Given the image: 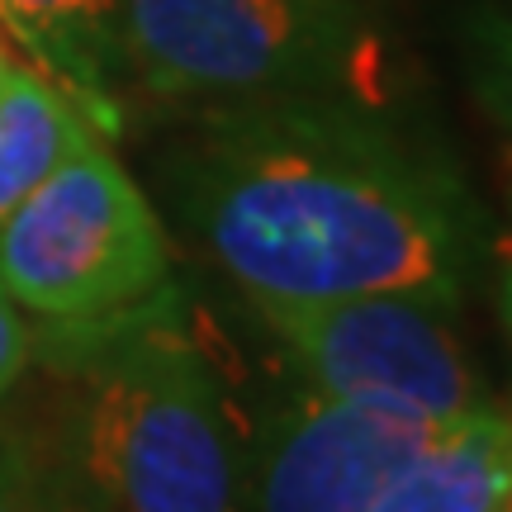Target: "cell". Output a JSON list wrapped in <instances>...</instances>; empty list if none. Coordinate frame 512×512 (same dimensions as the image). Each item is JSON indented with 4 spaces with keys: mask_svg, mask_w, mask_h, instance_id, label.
<instances>
[{
    "mask_svg": "<svg viewBox=\"0 0 512 512\" xmlns=\"http://www.w3.org/2000/svg\"><path fill=\"white\" fill-rule=\"evenodd\" d=\"M171 195L247 299L408 290L460 304L484 252L460 166L356 91L195 110Z\"/></svg>",
    "mask_w": 512,
    "mask_h": 512,
    "instance_id": "cell-1",
    "label": "cell"
},
{
    "mask_svg": "<svg viewBox=\"0 0 512 512\" xmlns=\"http://www.w3.org/2000/svg\"><path fill=\"white\" fill-rule=\"evenodd\" d=\"M72 394L57 470L100 512H242L247 441L209 351L147 304L62 328Z\"/></svg>",
    "mask_w": 512,
    "mask_h": 512,
    "instance_id": "cell-2",
    "label": "cell"
},
{
    "mask_svg": "<svg viewBox=\"0 0 512 512\" xmlns=\"http://www.w3.org/2000/svg\"><path fill=\"white\" fill-rule=\"evenodd\" d=\"M370 53V0H124L128 81L185 110L356 91Z\"/></svg>",
    "mask_w": 512,
    "mask_h": 512,
    "instance_id": "cell-3",
    "label": "cell"
},
{
    "mask_svg": "<svg viewBox=\"0 0 512 512\" xmlns=\"http://www.w3.org/2000/svg\"><path fill=\"white\" fill-rule=\"evenodd\" d=\"M171 242L105 138L57 166L0 223V285L57 328L100 323L166 290Z\"/></svg>",
    "mask_w": 512,
    "mask_h": 512,
    "instance_id": "cell-4",
    "label": "cell"
},
{
    "mask_svg": "<svg viewBox=\"0 0 512 512\" xmlns=\"http://www.w3.org/2000/svg\"><path fill=\"white\" fill-rule=\"evenodd\" d=\"M294 375L332 399L380 403L422 422L484 408V380L460 347L456 309L437 294L370 290L328 299H247Z\"/></svg>",
    "mask_w": 512,
    "mask_h": 512,
    "instance_id": "cell-5",
    "label": "cell"
},
{
    "mask_svg": "<svg viewBox=\"0 0 512 512\" xmlns=\"http://www.w3.org/2000/svg\"><path fill=\"white\" fill-rule=\"evenodd\" d=\"M432 427L437 422L332 399L299 380L290 399L280 394L261 413L247 441L242 512H370L384 479Z\"/></svg>",
    "mask_w": 512,
    "mask_h": 512,
    "instance_id": "cell-6",
    "label": "cell"
},
{
    "mask_svg": "<svg viewBox=\"0 0 512 512\" xmlns=\"http://www.w3.org/2000/svg\"><path fill=\"white\" fill-rule=\"evenodd\" d=\"M0 29L86 110L100 138L124 128V0H0Z\"/></svg>",
    "mask_w": 512,
    "mask_h": 512,
    "instance_id": "cell-7",
    "label": "cell"
},
{
    "mask_svg": "<svg viewBox=\"0 0 512 512\" xmlns=\"http://www.w3.org/2000/svg\"><path fill=\"white\" fill-rule=\"evenodd\" d=\"M512 484V418L494 403L437 422L384 479L370 512H498Z\"/></svg>",
    "mask_w": 512,
    "mask_h": 512,
    "instance_id": "cell-8",
    "label": "cell"
},
{
    "mask_svg": "<svg viewBox=\"0 0 512 512\" xmlns=\"http://www.w3.org/2000/svg\"><path fill=\"white\" fill-rule=\"evenodd\" d=\"M95 138L100 128L72 95L38 67L10 57L0 76V223Z\"/></svg>",
    "mask_w": 512,
    "mask_h": 512,
    "instance_id": "cell-9",
    "label": "cell"
},
{
    "mask_svg": "<svg viewBox=\"0 0 512 512\" xmlns=\"http://www.w3.org/2000/svg\"><path fill=\"white\" fill-rule=\"evenodd\" d=\"M465 72H470L475 105L489 114V124L512 143V15L508 10H484V15L470 19Z\"/></svg>",
    "mask_w": 512,
    "mask_h": 512,
    "instance_id": "cell-10",
    "label": "cell"
},
{
    "mask_svg": "<svg viewBox=\"0 0 512 512\" xmlns=\"http://www.w3.org/2000/svg\"><path fill=\"white\" fill-rule=\"evenodd\" d=\"M76 489L24 441H0V512H72Z\"/></svg>",
    "mask_w": 512,
    "mask_h": 512,
    "instance_id": "cell-11",
    "label": "cell"
},
{
    "mask_svg": "<svg viewBox=\"0 0 512 512\" xmlns=\"http://www.w3.org/2000/svg\"><path fill=\"white\" fill-rule=\"evenodd\" d=\"M29 366H34V328L24 323V309L0 285V403L19 389Z\"/></svg>",
    "mask_w": 512,
    "mask_h": 512,
    "instance_id": "cell-12",
    "label": "cell"
},
{
    "mask_svg": "<svg viewBox=\"0 0 512 512\" xmlns=\"http://www.w3.org/2000/svg\"><path fill=\"white\" fill-rule=\"evenodd\" d=\"M494 304H498V323L512 337V238H503L494 252Z\"/></svg>",
    "mask_w": 512,
    "mask_h": 512,
    "instance_id": "cell-13",
    "label": "cell"
},
{
    "mask_svg": "<svg viewBox=\"0 0 512 512\" xmlns=\"http://www.w3.org/2000/svg\"><path fill=\"white\" fill-rule=\"evenodd\" d=\"M5 67H10V53H5V38H0V76H5Z\"/></svg>",
    "mask_w": 512,
    "mask_h": 512,
    "instance_id": "cell-14",
    "label": "cell"
},
{
    "mask_svg": "<svg viewBox=\"0 0 512 512\" xmlns=\"http://www.w3.org/2000/svg\"><path fill=\"white\" fill-rule=\"evenodd\" d=\"M72 512H100V508H91V503H81V498H76V508Z\"/></svg>",
    "mask_w": 512,
    "mask_h": 512,
    "instance_id": "cell-15",
    "label": "cell"
},
{
    "mask_svg": "<svg viewBox=\"0 0 512 512\" xmlns=\"http://www.w3.org/2000/svg\"><path fill=\"white\" fill-rule=\"evenodd\" d=\"M498 512H512V484H508V498H503V508Z\"/></svg>",
    "mask_w": 512,
    "mask_h": 512,
    "instance_id": "cell-16",
    "label": "cell"
},
{
    "mask_svg": "<svg viewBox=\"0 0 512 512\" xmlns=\"http://www.w3.org/2000/svg\"><path fill=\"white\" fill-rule=\"evenodd\" d=\"M503 413H508V418H512V403H508V408H503Z\"/></svg>",
    "mask_w": 512,
    "mask_h": 512,
    "instance_id": "cell-17",
    "label": "cell"
}]
</instances>
